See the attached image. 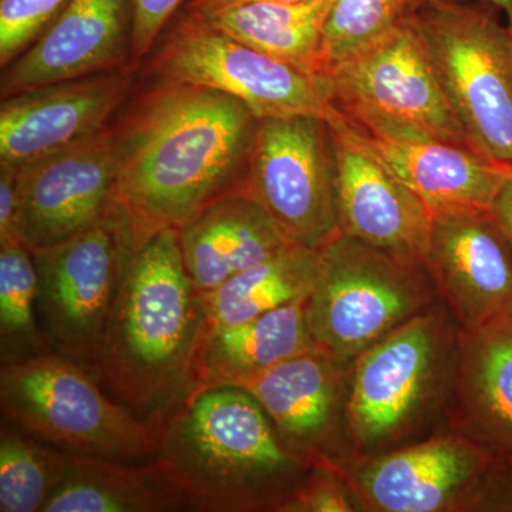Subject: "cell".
Returning a JSON list of instances; mask_svg holds the SVG:
<instances>
[{
	"label": "cell",
	"mask_w": 512,
	"mask_h": 512,
	"mask_svg": "<svg viewBox=\"0 0 512 512\" xmlns=\"http://www.w3.org/2000/svg\"><path fill=\"white\" fill-rule=\"evenodd\" d=\"M259 119L228 94L143 80L111 123L116 197L137 245L244 191Z\"/></svg>",
	"instance_id": "obj_1"
},
{
	"label": "cell",
	"mask_w": 512,
	"mask_h": 512,
	"mask_svg": "<svg viewBox=\"0 0 512 512\" xmlns=\"http://www.w3.org/2000/svg\"><path fill=\"white\" fill-rule=\"evenodd\" d=\"M207 330L204 299L185 269L178 231L161 229L131 255L93 376L156 431L197 392Z\"/></svg>",
	"instance_id": "obj_2"
},
{
	"label": "cell",
	"mask_w": 512,
	"mask_h": 512,
	"mask_svg": "<svg viewBox=\"0 0 512 512\" xmlns=\"http://www.w3.org/2000/svg\"><path fill=\"white\" fill-rule=\"evenodd\" d=\"M154 436V460L188 511L278 512L313 468L238 386L198 389Z\"/></svg>",
	"instance_id": "obj_3"
},
{
	"label": "cell",
	"mask_w": 512,
	"mask_h": 512,
	"mask_svg": "<svg viewBox=\"0 0 512 512\" xmlns=\"http://www.w3.org/2000/svg\"><path fill=\"white\" fill-rule=\"evenodd\" d=\"M412 20L471 146L512 167V28L503 12L480 0H424Z\"/></svg>",
	"instance_id": "obj_4"
},
{
	"label": "cell",
	"mask_w": 512,
	"mask_h": 512,
	"mask_svg": "<svg viewBox=\"0 0 512 512\" xmlns=\"http://www.w3.org/2000/svg\"><path fill=\"white\" fill-rule=\"evenodd\" d=\"M0 409L13 426L64 453L127 463L156 456L151 427L92 373L52 350L2 365Z\"/></svg>",
	"instance_id": "obj_5"
},
{
	"label": "cell",
	"mask_w": 512,
	"mask_h": 512,
	"mask_svg": "<svg viewBox=\"0 0 512 512\" xmlns=\"http://www.w3.org/2000/svg\"><path fill=\"white\" fill-rule=\"evenodd\" d=\"M138 77L217 90L244 103L258 119L340 120L319 77L239 42L187 8L165 26Z\"/></svg>",
	"instance_id": "obj_6"
},
{
	"label": "cell",
	"mask_w": 512,
	"mask_h": 512,
	"mask_svg": "<svg viewBox=\"0 0 512 512\" xmlns=\"http://www.w3.org/2000/svg\"><path fill=\"white\" fill-rule=\"evenodd\" d=\"M436 286L424 266L340 234L322 248V264L308 298L316 346L333 359L355 362L407 320L433 306Z\"/></svg>",
	"instance_id": "obj_7"
},
{
	"label": "cell",
	"mask_w": 512,
	"mask_h": 512,
	"mask_svg": "<svg viewBox=\"0 0 512 512\" xmlns=\"http://www.w3.org/2000/svg\"><path fill=\"white\" fill-rule=\"evenodd\" d=\"M316 77L349 127L473 148L444 96L412 13L372 49Z\"/></svg>",
	"instance_id": "obj_8"
},
{
	"label": "cell",
	"mask_w": 512,
	"mask_h": 512,
	"mask_svg": "<svg viewBox=\"0 0 512 512\" xmlns=\"http://www.w3.org/2000/svg\"><path fill=\"white\" fill-rule=\"evenodd\" d=\"M137 247L124 208L55 247L33 252L37 316L47 346L94 375L114 299Z\"/></svg>",
	"instance_id": "obj_9"
},
{
	"label": "cell",
	"mask_w": 512,
	"mask_h": 512,
	"mask_svg": "<svg viewBox=\"0 0 512 512\" xmlns=\"http://www.w3.org/2000/svg\"><path fill=\"white\" fill-rule=\"evenodd\" d=\"M245 195L291 245L325 248L342 234L332 128L315 116L259 119Z\"/></svg>",
	"instance_id": "obj_10"
},
{
	"label": "cell",
	"mask_w": 512,
	"mask_h": 512,
	"mask_svg": "<svg viewBox=\"0 0 512 512\" xmlns=\"http://www.w3.org/2000/svg\"><path fill=\"white\" fill-rule=\"evenodd\" d=\"M444 330L443 309L433 305L356 357L345 416L357 447L392 443L416 419L440 375Z\"/></svg>",
	"instance_id": "obj_11"
},
{
	"label": "cell",
	"mask_w": 512,
	"mask_h": 512,
	"mask_svg": "<svg viewBox=\"0 0 512 512\" xmlns=\"http://www.w3.org/2000/svg\"><path fill=\"white\" fill-rule=\"evenodd\" d=\"M18 167V237L30 251L76 237L116 207L111 124L96 136Z\"/></svg>",
	"instance_id": "obj_12"
},
{
	"label": "cell",
	"mask_w": 512,
	"mask_h": 512,
	"mask_svg": "<svg viewBox=\"0 0 512 512\" xmlns=\"http://www.w3.org/2000/svg\"><path fill=\"white\" fill-rule=\"evenodd\" d=\"M138 70L64 80L0 103V161L22 165L96 136L136 89Z\"/></svg>",
	"instance_id": "obj_13"
},
{
	"label": "cell",
	"mask_w": 512,
	"mask_h": 512,
	"mask_svg": "<svg viewBox=\"0 0 512 512\" xmlns=\"http://www.w3.org/2000/svg\"><path fill=\"white\" fill-rule=\"evenodd\" d=\"M424 268L461 329L512 308V242L493 211L433 214Z\"/></svg>",
	"instance_id": "obj_14"
},
{
	"label": "cell",
	"mask_w": 512,
	"mask_h": 512,
	"mask_svg": "<svg viewBox=\"0 0 512 512\" xmlns=\"http://www.w3.org/2000/svg\"><path fill=\"white\" fill-rule=\"evenodd\" d=\"M133 0H72L39 39L2 69L0 97L92 74L137 70Z\"/></svg>",
	"instance_id": "obj_15"
},
{
	"label": "cell",
	"mask_w": 512,
	"mask_h": 512,
	"mask_svg": "<svg viewBox=\"0 0 512 512\" xmlns=\"http://www.w3.org/2000/svg\"><path fill=\"white\" fill-rule=\"evenodd\" d=\"M330 128L342 234L404 264L424 266L433 222L427 205L342 127Z\"/></svg>",
	"instance_id": "obj_16"
},
{
	"label": "cell",
	"mask_w": 512,
	"mask_h": 512,
	"mask_svg": "<svg viewBox=\"0 0 512 512\" xmlns=\"http://www.w3.org/2000/svg\"><path fill=\"white\" fill-rule=\"evenodd\" d=\"M501 458L464 434L434 437L370 461L356 480L363 503L383 512H439L470 505Z\"/></svg>",
	"instance_id": "obj_17"
},
{
	"label": "cell",
	"mask_w": 512,
	"mask_h": 512,
	"mask_svg": "<svg viewBox=\"0 0 512 512\" xmlns=\"http://www.w3.org/2000/svg\"><path fill=\"white\" fill-rule=\"evenodd\" d=\"M342 127L359 146L384 165L420 198L431 214L490 212L512 167L483 156L474 148L431 138H393Z\"/></svg>",
	"instance_id": "obj_18"
},
{
	"label": "cell",
	"mask_w": 512,
	"mask_h": 512,
	"mask_svg": "<svg viewBox=\"0 0 512 512\" xmlns=\"http://www.w3.org/2000/svg\"><path fill=\"white\" fill-rule=\"evenodd\" d=\"M345 366L315 349L242 387L264 407L291 450L313 467L329 466L328 444L345 410Z\"/></svg>",
	"instance_id": "obj_19"
},
{
	"label": "cell",
	"mask_w": 512,
	"mask_h": 512,
	"mask_svg": "<svg viewBox=\"0 0 512 512\" xmlns=\"http://www.w3.org/2000/svg\"><path fill=\"white\" fill-rule=\"evenodd\" d=\"M454 370L460 433L512 460V308L461 329Z\"/></svg>",
	"instance_id": "obj_20"
},
{
	"label": "cell",
	"mask_w": 512,
	"mask_h": 512,
	"mask_svg": "<svg viewBox=\"0 0 512 512\" xmlns=\"http://www.w3.org/2000/svg\"><path fill=\"white\" fill-rule=\"evenodd\" d=\"M177 231L185 269L201 295L291 245L244 192L208 205Z\"/></svg>",
	"instance_id": "obj_21"
},
{
	"label": "cell",
	"mask_w": 512,
	"mask_h": 512,
	"mask_svg": "<svg viewBox=\"0 0 512 512\" xmlns=\"http://www.w3.org/2000/svg\"><path fill=\"white\" fill-rule=\"evenodd\" d=\"M318 349L308 298L232 326H208L198 356V389L252 382L272 367Z\"/></svg>",
	"instance_id": "obj_22"
},
{
	"label": "cell",
	"mask_w": 512,
	"mask_h": 512,
	"mask_svg": "<svg viewBox=\"0 0 512 512\" xmlns=\"http://www.w3.org/2000/svg\"><path fill=\"white\" fill-rule=\"evenodd\" d=\"M188 510L180 488L156 460L146 463L69 454L62 483L43 512H170Z\"/></svg>",
	"instance_id": "obj_23"
},
{
	"label": "cell",
	"mask_w": 512,
	"mask_h": 512,
	"mask_svg": "<svg viewBox=\"0 0 512 512\" xmlns=\"http://www.w3.org/2000/svg\"><path fill=\"white\" fill-rule=\"evenodd\" d=\"M335 3L299 0L187 9L239 42L315 76L323 29Z\"/></svg>",
	"instance_id": "obj_24"
},
{
	"label": "cell",
	"mask_w": 512,
	"mask_h": 512,
	"mask_svg": "<svg viewBox=\"0 0 512 512\" xmlns=\"http://www.w3.org/2000/svg\"><path fill=\"white\" fill-rule=\"evenodd\" d=\"M322 264V249L288 245L278 254L229 278L202 295L208 326L248 322L309 298Z\"/></svg>",
	"instance_id": "obj_25"
},
{
	"label": "cell",
	"mask_w": 512,
	"mask_h": 512,
	"mask_svg": "<svg viewBox=\"0 0 512 512\" xmlns=\"http://www.w3.org/2000/svg\"><path fill=\"white\" fill-rule=\"evenodd\" d=\"M69 453L2 423L0 512H43L62 483Z\"/></svg>",
	"instance_id": "obj_26"
},
{
	"label": "cell",
	"mask_w": 512,
	"mask_h": 512,
	"mask_svg": "<svg viewBox=\"0 0 512 512\" xmlns=\"http://www.w3.org/2000/svg\"><path fill=\"white\" fill-rule=\"evenodd\" d=\"M39 279L33 252L22 242L0 245L2 365L50 352L37 316Z\"/></svg>",
	"instance_id": "obj_27"
},
{
	"label": "cell",
	"mask_w": 512,
	"mask_h": 512,
	"mask_svg": "<svg viewBox=\"0 0 512 512\" xmlns=\"http://www.w3.org/2000/svg\"><path fill=\"white\" fill-rule=\"evenodd\" d=\"M413 0H336L320 40L315 76L362 55L396 32Z\"/></svg>",
	"instance_id": "obj_28"
},
{
	"label": "cell",
	"mask_w": 512,
	"mask_h": 512,
	"mask_svg": "<svg viewBox=\"0 0 512 512\" xmlns=\"http://www.w3.org/2000/svg\"><path fill=\"white\" fill-rule=\"evenodd\" d=\"M72 0H0V67L18 59Z\"/></svg>",
	"instance_id": "obj_29"
},
{
	"label": "cell",
	"mask_w": 512,
	"mask_h": 512,
	"mask_svg": "<svg viewBox=\"0 0 512 512\" xmlns=\"http://www.w3.org/2000/svg\"><path fill=\"white\" fill-rule=\"evenodd\" d=\"M356 495L330 466H315L278 512H350L359 510Z\"/></svg>",
	"instance_id": "obj_30"
},
{
	"label": "cell",
	"mask_w": 512,
	"mask_h": 512,
	"mask_svg": "<svg viewBox=\"0 0 512 512\" xmlns=\"http://www.w3.org/2000/svg\"><path fill=\"white\" fill-rule=\"evenodd\" d=\"M185 3L187 0H133V62L137 70Z\"/></svg>",
	"instance_id": "obj_31"
},
{
	"label": "cell",
	"mask_w": 512,
	"mask_h": 512,
	"mask_svg": "<svg viewBox=\"0 0 512 512\" xmlns=\"http://www.w3.org/2000/svg\"><path fill=\"white\" fill-rule=\"evenodd\" d=\"M18 212L19 167L0 161V245L20 242Z\"/></svg>",
	"instance_id": "obj_32"
},
{
	"label": "cell",
	"mask_w": 512,
	"mask_h": 512,
	"mask_svg": "<svg viewBox=\"0 0 512 512\" xmlns=\"http://www.w3.org/2000/svg\"><path fill=\"white\" fill-rule=\"evenodd\" d=\"M493 214L512 242V180L508 181L500 197L495 201Z\"/></svg>",
	"instance_id": "obj_33"
},
{
	"label": "cell",
	"mask_w": 512,
	"mask_h": 512,
	"mask_svg": "<svg viewBox=\"0 0 512 512\" xmlns=\"http://www.w3.org/2000/svg\"><path fill=\"white\" fill-rule=\"evenodd\" d=\"M299 0H187L183 8H204V6L238 5V3H293Z\"/></svg>",
	"instance_id": "obj_34"
},
{
	"label": "cell",
	"mask_w": 512,
	"mask_h": 512,
	"mask_svg": "<svg viewBox=\"0 0 512 512\" xmlns=\"http://www.w3.org/2000/svg\"><path fill=\"white\" fill-rule=\"evenodd\" d=\"M421 2H424V0H413V8ZM480 2L491 3L495 8L500 9L505 19H507L508 25L512 28V0H480Z\"/></svg>",
	"instance_id": "obj_35"
},
{
	"label": "cell",
	"mask_w": 512,
	"mask_h": 512,
	"mask_svg": "<svg viewBox=\"0 0 512 512\" xmlns=\"http://www.w3.org/2000/svg\"><path fill=\"white\" fill-rule=\"evenodd\" d=\"M510 463L512 464V460H510Z\"/></svg>",
	"instance_id": "obj_36"
}]
</instances>
